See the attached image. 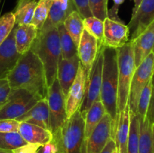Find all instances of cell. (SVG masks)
I'll list each match as a JSON object with an SVG mask.
<instances>
[{"mask_svg": "<svg viewBox=\"0 0 154 153\" xmlns=\"http://www.w3.org/2000/svg\"><path fill=\"white\" fill-rule=\"evenodd\" d=\"M40 153H57V147L55 142L51 140L45 145L42 146L39 149Z\"/></svg>", "mask_w": 154, "mask_h": 153, "instance_id": "41", "label": "cell"}, {"mask_svg": "<svg viewBox=\"0 0 154 153\" xmlns=\"http://www.w3.org/2000/svg\"><path fill=\"white\" fill-rule=\"evenodd\" d=\"M103 68V46L100 45L97 57L92 67L88 78L86 80L85 94L79 110L83 117H85L87 111L96 100L100 98L101 87Z\"/></svg>", "mask_w": 154, "mask_h": 153, "instance_id": "7", "label": "cell"}, {"mask_svg": "<svg viewBox=\"0 0 154 153\" xmlns=\"http://www.w3.org/2000/svg\"><path fill=\"white\" fill-rule=\"evenodd\" d=\"M111 138L114 139L112 118L106 112L87 140L86 153H101Z\"/></svg>", "mask_w": 154, "mask_h": 153, "instance_id": "11", "label": "cell"}, {"mask_svg": "<svg viewBox=\"0 0 154 153\" xmlns=\"http://www.w3.org/2000/svg\"><path fill=\"white\" fill-rule=\"evenodd\" d=\"M74 10H77L72 0H53L48 17L38 32H46L63 24L65 20Z\"/></svg>", "mask_w": 154, "mask_h": 153, "instance_id": "16", "label": "cell"}, {"mask_svg": "<svg viewBox=\"0 0 154 153\" xmlns=\"http://www.w3.org/2000/svg\"><path fill=\"white\" fill-rule=\"evenodd\" d=\"M27 143L19 132H0V148L12 151Z\"/></svg>", "mask_w": 154, "mask_h": 153, "instance_id": "29", "label": "cell"}, {"mask_svg": "<svg viewBox=\"0 0 154 153\" xmlns=\"http://www.w3.org/2000/svg\"><path fill=\"white\" fill-rule=\"evenodd\" d=\"M17 120L19 122L31 123L43 128L50 129V115L48 101L46 98L39 100L29 110L18 117Z\"/></svg>", "mask_w": 154, "mask_h": 153, "instance_id": "19", "label": "cell"}, {"mask_svg": "<svg viewBox=\"0 0 154 153\" xmlns=\"http://www.w3.org/2000/svg\"><path fill=\"white\" fill-rule=\"evenodd\" d=\"M84 29L94 36L100 44L103 40L104 21L95 16H89L84 19Z\"/></svg>", "mask_w": 154, "mask_h": 153, "instance_id": "32", "label": "cell"}, {"mask_svg": "<svg viewBox=\"0 0 154 153\" xmlns=\"http://www.w3.org/2000/svg\"><path fill=\"white\" fill-rule=\"evenodd\" d=\"M134 1V8H133V10H132V15H134L135 14V12L137 11V10L138 9L139 6L141 5V2H142L143 0H133Z\"/></svg>", "mask_w": 154, "mask_h": 153, "instance_id": "43", "label": "cell"}, {"mask_svg": "<svg viewBox=\"0 0 154 153\" xmlns=\"http://www.w3.org/2000/svg\"><path fill=\"white\" fill-rule=\"evenodd\" d=\"M152 86H153V77L149 80L147 85L143 88L140 94L137 106V114L140 118H145L147 117L150 98H151Z\"/></svg>", "mask_w": 154, "mask_h": 153, "instance_id": "31", "label": "cell"}, {"mask_svg": "<svg viewBox=\"0 0 154 153\" xmlns=\"http://www.w3.org/2000/svg\"><path fill=\"white\" fill-rule=\"evenodd\" d=\"M139 117L130 111V128L127 143V153H138L139 147Z\"/></svg>", "mask_w": 154, "mask_h": 153, "instance_id": "28", "label": "cell"}, {"mask_svg": "<svg viewBox=\"0 0 154 153\" xmlns=\"http://www.w3.org/2000/svg\"><path fill=\"white\" fill-rule=\"evenodd\" d=\"M130 32L128 26L106 17L104 20V34L102 46L119 49L129 41Z\"/></svg>", "mask_w": 154, "mask_h": 153, "instance_id": "10", "label": "cell"}, {"mask_svg": "<svg viewBox=\"0 0 154 153\" xmlns=\"http://www.w3.org/2000/svg\"><path fill=\"white\" fill-rule=\"evenodd\" d=\"M103 46V68L100 98L105 111L112 118L113 138L118 122V62L117 50Z\"/></svg>", "mask_w": 154, "mask_h": 153, "instance_id": "2", "label": "cell"}, {"mask_svg": "<svg viewBox=\"0 0 154 153\" xmlns=\"http://www.w3.org/2000/svg\"><path fill=\"white\" fill-rule=\"evenodd\" d=\"M7 79L11 88L26 89L41 99L46 98L48 86L45 68L38 56L32 50L22 55Z\"/></svg>", "mask_w": 154, "mask_h": 153, "instance_id": "1", "label": "cell"}, {"mask_svg": "<svg viewBox=\"0 0 154 153\" xmlns=\"http://www.w3.org/2000/svg\"><path fill=\"white\" fill-rule=\"evenodd\" d=\"M59 37H60V50H61V58L64 59L72 58L78 55V47L75 45L73 39L72 38L63 24L57 27Z\"/></svg>", "mask_w": 154, "mask_h": 153, "instance_id": "27", "label": "cell"}, {"mask_svg": "<svg viewBox=\"0 0 154 153\" xmlns=\"http://www.w3.org/2000/svg\"><path fill=\"white\" fill-rule=\"evenodd\" d=\"M85 71L82 64L80 62L76 78L71 86L67 95L66 97V117L69 118L75 113L81 106L86 88Z\"/></svg>", "mask_w": 154, "mask_h": 153, "instance_id": "12", "label": "cell"}, {"mask_svg": "<svg viewBox=\"0 0 154 153\" xmlns=\"http://www.w3.org/2000/svg\"><path fill=\"white\" fill-rule=\"evenodd\" d=\"M23 1H26V0H17V4L22 2H23Z\"/></svg>", "mask_w": 154, "mask_h": 153, "instance_id": "45", "label": "cell"}, {"mask_svg": "<svg viewBox=\"0 0 154 153\" xmlns=\"http://www.w3.org/2000/svg\"><path fill=\"white\" fill-rule=\"evenodd\" d=\"M46 99L49 109L50 129L53 133L62 127L67 119L66 98L57 79L48 86Z\"/></svg>", "mask_w": 154, "mask_h": 153, "instance_id": "9", "label": "cell"}, {"mask_svg": "<svg viewBox=\"0 0 154 153\" xmlns=\"http://www.w3.org/2000/svg\"><path fill=\"white\" fill-rule=\"evenodd\" d=\"M116 148H116L115 141H114V139L111 138V139L108 140V142H107L105 146L104 147L102 151L101 152V153H114V150H115Z\"/></svg>", "mask_w": 154, "mask_h": 153, "instance_id": "42", "label": "cell"}, {"mask_svg": "<svg viewBox=\"0 0 154 153\" xmlns=\"http://www.w3.org/2000/svg\"><path fill=\"white\" fill-rule=\"evenodd\" d=\"M20 124L17 119H0V132H18Z\"/></svg>", "mask_w": 154, "mask_h": 153, "instance_id": "35", "label": "cell"}, {"mask_svg": "<svg viewBox=\"0 0 154 153\" xmlns=\"http://www.w3.org/2000/svg\"><path fill=\"white\" fill-rule=\"evenodd\" d=\"M152 52H154V46H153V51H152Z\"/></svg>", "mask_w": 154, "mask_h": 153, "instance_id": "48", "label": "cell"}, {"mask_svg": "<svg viewBox=\"0 0 154 153\" xmlns=\"http://www.w3.org/2000/svg\"><path fill=\"white\" fill-rule=\"evenodd\" d=\"M53 0H38L31 23L35 26L38 31L42 29L51 8Z\"/></svg>", "mask_w": 154, "mask_h": 153, "instance_id": "30", "label": "cell"}, {"mask_svg": "<svg viewBox=\"0 0 154 153\" xmlns=\"http://www.w3.org/2000/svg\"><path fill=\"white\" fill-rule=\"evenodd\" d=\"M139 117V116H138ZM139 147L138 153H154L153 123L148 118L139 117Z\"/></svg>", "mask_w": 154, "mask_h": 153, "instance_id": "24", "label": "cell"}, {"mask_svg": "<svg viewBox=\"0 0 154 153\" xmlns=\"http://www.w3.org/2000/svg\"><path fill=\"white\" fill-rule=\"evenodd\" d=\"M63 26L78 47L81 34L84 29V19L78 10H74L67 16L63 22Z\"/></svg>", "mask_w": 154, "mask_h": 153, "instance_id": "25", "label": "cell"}, {"mask_svg": "<svg viewBox=\"0 0 154 153\" xmlns=\"http://www.w3.org/2000/svg\"><path fill=\"white\" fill-rule=\"evenodd\" d=\"M132 41L133 43L135 63L137 68L153 51L154 46V20L138 37Z\"/></svg>", "mask_w": 154, "mask_h": 153, "instance_id": "18", "label": "cell"}, {"mask_svg": "<svg viewBox=\"0 0 154 153\" xmlns=\"http://www.w3.org/2000/svg\"><path fill=\"white\" fill-rule=\"evenodd\" d=\"M80 62H81L78 55L68 59L61 58L59 62L57 79L58 80L65 98L76 78Z\"/></svg>", "mask_w": 154, "mask_h": 153, "instance_id": "17", "label": "cell"}, {"mask_svg": "<svg viewBox=\"0 0 154 153\" xmlns=\"http://www.w3.org/2000/svg\"><path fill=\"white\" fill-rule=\"evenodd\" d=\"M130 128V109L127 104L123 111L120 112L117 128L114 134L116 148L119 153H127V143Z\"/></svg>", "mask_w": 154, "mask_h": 153, "instance_id": "22", "label": "cell"}, {"mask_svg": "<svg viewBox=\"0 0 154 153\" xmlns=\"http://www.w3.org/2000/svg\"><path fill=\"white\" fill-rule=\"evenodd\" d=\"M38 153H40V152H39V150H38Z\"/></svg>", "mask_w": 154, "mask_h": 153, "instance_id": "49", "label": "cell"}, {"mask_svg": "<svg viewBox=\"0 0 154 153\" xmlns=\"http://www.w3.org/2000/svg\"><path fill=\"white\" fill-rule=\"evenodd\" d=\"M40 98L33 93L22 88H11L2 107L0 109V119H17L29 110Z\"/></svg>", "mask_w": 154, "mask_h": 153, "instance_id": "6", "label": "cell"}, {"mask_svg": "<svg viewBox=\"0 0 154 153\" xmlns=\"http://www.w3.org/2000/svg\"><path fill=\"white\" fill-rule=\"evenodd\" d=\"M38 34V29L32 23L17 26L15 24L14 39L17 52L23 55L30 50Z\"/></svg>", "mask_w": 154, "mask_h": 153, "instance_id": "20", "label": "cell"}, {"mask_svg": "<svg viewBox=\"0 0 154 153\" xmlns=\"http://www.w3.org/2000/svg\"><path fill=\"white\" fill-rule=\"evenodd\" d=\"M76 10L80 14L83 19L93 16V14L89 6V0H72Z\"/></svg>", "mask_w": 154, "mask_h": 153, "instance_id": "36", "label": "cell"}, {"mask_svg": "<svg viewBox=\"0 0 154 153\" xmlns=\"http://www.w3.org/2000/svg\"><path fill=\"white\" fill-rule=\"evenodd\" d=\"M42 147L41 144L38 143H26L18 148L12 150L13 153H38Z\"/></svg>", "mask_w": 154, "mask_h": 153, "instance_id": "38", "label": "cell"}, {"mask_svg": "<svg viewBox=\"0 0 154 153\" xmlns=\"http://www.w3.org/2000/svg\"><path fill=\"white\" fill-rule=\"evenodd\" d=\"M100 45L94 36L84 29L78 46V56L84 69L87 79L97 57Z\"/></svg>", "mask_w": 154, "mask_h": 153, "instance_id": "13", "label": "cell"}, {"mask_svg": "<svg viewBox=\"0 0 154 153\" xmlns=\"http://www.w3.org/2000/svg\"><path fill=\"white\" fill-rule=\"evenodd\" d=\"M113 1H114V5L108 10V17L117 22H123L119 17L118 11L120 6L124 2L125 0H113Z\"/></svg>", "mask_w": 154, "mask_h": 153, "instance_id": "39", "label": "cell"}, {"mask_svg": "<svg viewBox=\"0 0 154 153\" xmlns=\"http://www.w3.org/2000/svg\"><path fill=\"white\" fill-rule=\"evenodd\" d=\"M118 62V112L125 109L129 101L131 82L136 69L134 56L133 43L129 40L126 44L117 49Z\"/></svg>", "mask_w": 154, "mask_h": 153, "instance_id": "5", "label": "cell"}, {"mask_svg": "<svg viewBox=\"0 0 154 153\" xmlns=\"http://www.w3.org/2000/svg\"><path fill=\"white\" fill-rule=\"evenodd\" d=\"M114 153H119V152H118V151H117V148H116V149H115V150H114Z\"/></svg>", "mask_w": 154, "mask_h": 153, "instance_id": "47", "label": "cell"}, {"mask_svg": "<svg viewBox=\"0 0 154 153\" xmlns=\"http://www.w3.org/2000/svg\"><path fill=\"white\" fill-rule=\"evenodd\" d=\"M153 148H154V123L153 126Z\"/></svg>", "mask_w": 154, "mask_h": 153, "instance_id": "46", "label": "cell"}, {"mask_svg": "<svg viewBox=\"0 0 154 153\" xmlns=\"http://www.w3.org/2000/svg\"><path fill=\"white\" fill-rule=\"evenodd\" d=\"M15 26L13 12L5 14L0 17V45L4 42Z\"/></svg>", "mask_w": 154, "mask_h": 153, "instance_id": "33", "label": "cell"}, {"mask_svg": "<svg viewBox=\"0 0 154 153\" xmlns=\"http://www.w3.org/2000/svg\"><path fill=\"white\" fill-rule=\"evenodd\" d=\"M0 153H13L12 151L11 150H5V149H2L0 148Z\"/></svg>", "mask_w": 154, "mask_h": 153, "instance_id": "44", "label": "cell"}, {"mask_svg": "<svg viewBox=\"0 0 154 153\" xmlns=\"http://www.w3.org/2000/svg\"><path fill=\"white\" fill-rule=\"evenodd\" d=\"M153 20L154 0H143L128 25L131 32V40L138 37Z\"/></svg>", "mask_w": 154, "mask_h": 153, "instance_id": "15", "label": "cell"}, {"mask_svg": "<svg viewBox=\"0 0 154 153\" xmlns=\"http://www.w3.org/2000/svg\"><path fill=\"white\" fill-rule=\"evenodd\" d=\"M52 134L57 153H86L84 118L79 110Z\"/></svg>", "mask_w": 154, "mask_h": 153, "instance_id": "4", "label": "cell"}, {"mask_svg": "<svg viewBox=\"0 0 154 153\" xmlns=\"http://www.w3.org/2000/svg\"><path fill=\"white\" fill-rule=\"evenodd\" d=\"M37 3L38 0H26L17 4L13 12L15 24L20 26L31 23Z\"/></svg>", "mask_w": 154, "mask_h": 153, "instance_id": "26", "label": "cell"}, {"mask_svg": "<svg viewBox=\"0 0 154 153\" xmlns=\"http://www.w3.org/2000/svg\"><path fill=\"white\" fill-rule=\"evenodd\" d=\"M18 132L27 143H38L43 146L53 138L52 132L50 130L25 122H20Z\"/></svg>", "mask_w": 154, "mask_h": 153, "instance_id": "21", "label": "cell"}, {"mask_svg": "<svg viewBox=\"0 0 154 153\" xmlns=\"http://www.w3.org/2000/svg\"><path fill=\"white\" fill-rule=\"evenodd\" d=\"M154 74V52H151L136 68L129 89L128 104L132 112L137 113L138 99L143 88Z\"/></svg>", "mask_w": 154, "mask_h": 153, "instance_id": "8", "label": "cell"}, {"mask_svg": "<svg viewBox=\"0 0 154 153\" xmlns=\"http://www.w3.org/2000/svg\"><path fill=\"white\" fill-rule=\"evenodd\" d=\"M14 32L15 26L7 38L0 45V79L7 78L22 56L17 50Z\"/></svg>", "mask_w": 154, "mask_h": 153, "instance_id": "14", "label": "cell"}, {"mask_svg": "<svg viewBox=\"0 0 154 153\" xmlns=\"http://www.w3.org/2000/svg\"><path fill=\"white\" fill-rule=\"evenodd\" d=\"M105 113L106 111L101 99L96 100L87 111L84 117V139L86 143L92 132L100 122Z\"/></svg>", "mask_w": 154, "mask_h": 153, "instance_id": "23", "label": "cell"}, {"mask_svg": "<svg viewBox=\"0 0 154 153\" xmlns=\"http://www.w3.org/2000/svg\"><path fill=\"white\" fill-rule=\"evenodd\" d=\"M147 118L152 123H154V74L153 76V86H152L151 98H150V105H149L148 111H147Z\"/></svg>", "mask_w": 154, "mask_h": 153, "instance_id": "40", "label": "cell"}, {"mask_svg": "<svg viewBox=\"0 0 154 153\" xmlns=\"http://www.w3.org/2000/svg\"><path fill=\"white\" fill-rule=\"evenodd\" d=\"M30 50L38 56L43 64L48 86L57 79V68L61 58L60 37L57 28L38 32Z\"/></svg>", "mask_w": 154, "mask_h": 153, "instance_id": "3", "label": "cell"}, {"mask_svg": "<svg viewBox=\"0 0 154 153\" xmlns=\"http://www.w3.org/2000/svg\"><path fill=\"white\" fill-rule=\"evenodd\" d=\"M11 90V87L7 78L0 79V109L7 101Z\"/></svg>", "mask_w": 154, "mask_h": 153, "instance_id": "37", "label": "cell"}, {"mask_svg": "<svg viewBox=\"0 0 154 153\" xmlns=\"http://www.w3.org/2000/svg\"><path fill=\"white\" fill-rule=\"evenodd\" d=\"M108 0H89V6L93 16L104 21L108 17Z\"/></svg>", "mask_w": 154, "mask_h": 153, "instance_id": "34", "label": "cell"}]
</instances>
